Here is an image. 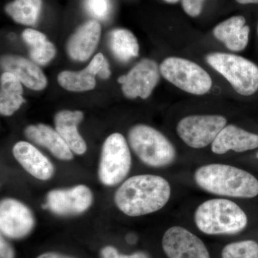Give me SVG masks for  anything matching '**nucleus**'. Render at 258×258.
Wrapping results in <instances>:
<instances>
[{
	"label": "nucleus",
	"instance_id": "obj_27",
	"mask_svg": "<svg viewBox=\"0 0 258 258\" xmlns=\"http://www.w3.org/2000/svg\"><path fill=\"white\" fill-rule=\"evenodd\" d=\"M90 66L96 71L97 76L102 79H107L111 76L109 64L102 53H98L91 61Z\"/></svg>",
	"mask_w": 258,
	"mask_h": 258
},
{
	"label": "nucleus",
	"instance_id": "obj_15",
	"mask_svg": "<svg viewBox=\"0 0 258 258\" xmlns=\"http://www.w3.org/2000/svg\"><path fill=\"white\" fill-rule=\"evenodd\" d=\"M101 34V25L96 20H90L83 24L68 42L70 57L74 60H87L98 46Z\"/></svg>",
	"mask_w": 258,
	"mask_h": 258
},
{
	"label": "nucleus",
	"instance_id": "obj_9",
	"mask_svg": "<svg viewBox=\"0 0 258 258\" xmlns=\"http://www.w3.org/2000/svg\"><path fill=\"white\" fill-rule=\"evenodd\" d=\"M93 201L91 189L80 184L68 189L51 190L47 194L45 207L58 216H76L87 211Z\"/></svg>",
	"mask_w": 258,
	"mask_h": 258
},
{
	"label": "nucleus",
	"instance_id": "obj_7",
	"mask_svg": "<svg viewBox=\"0 0 258 258\" xmlns=\"http://www.w3.org/2000/svg\"><path fill=\"white\" fill-rule=\"evenodd\" d=\"M163 77L169 82L194 95H204L212 88L210 75L192 61L180 57H168L160 66Z\"/></svg>",
	"mask_w": 258,
	"mask_h": 258
},
{
	"label": "nucleus",
	"instance_id": "obj_13",
	"mask_svg": "<svg viewBox=\"0 0 258 258\" xmlns=\"http://www.w3.org/2000/svg\"><path fill=\"white\" fill-rule=\"evenodd\" d=\"M13 153L23 169L36 179L47 181L54 175L53 164L32 144L19 142L13 147Z\"/></svg>",
	"mask_w": 258,
	"mask_h": 258
},
{
	"label": "nucleus",
	"instance_id": "obj_4",
	"mask_svg": "<svg viewBox=\"0 0 258 258\" xmlns=\"http://www.w3.org/2000/svg\"><path fill=\"white\" fill-rule=\"evenodd\" d=\"M128 137L132 150L146 165L165 167L176 160L175 147L164 134L152 126L134 125L128 132Z\"/></svg>",
	"mask_w": 258,
	"mask_h": 258
},
{
	"label": "nucleus",
	"instance_id": "obj_16",
	"mask_svg": "<svg viewBox=\"0 0 258 258\" xmlns=\"http://www.w3.org/2000/svg\"><path fill=\"white\" fill-rule=\"evenodd\" d=\"M1 66L5 72L14 75L26 87L40 91L46 87L45 74L36 64L17 55H5L1 58Z\"/></svg>",
	"mask_w": 258,
	"mask_h": 258
},
{
	"label": "nucleus",
	"instance_id": "obj_3",
	"mask_svg": "<svg viewBox=\"0 0 258 258\" xmlns=\"http://www.w3.org/2000/svg\"><path fill=\"white\" fill-rule=\"evenodd\" d=\"M195 225L210 235H235L245 229L247 217L242 208L226 199L207 200L195 210Z\"/></svg>",
	"mask_w": 258,
	"mask_h": 258
},
{
	"label": "nucleus",
	"instance_id": "obj_25",
	"mask_svg": "<svg viewBox=\"0 0 258 258\" xmlns=\"http://www.w3.org/2000/svg\"><path fill=\"white\" fill-rule=\"evenodd\" d=\"M222 258H258V243L243 240L227 244L222 249Z\"/></svg>",
	"mask_w": 258,
	"mask_h": 258
},
{
	"label": "nucleus",
	"instance_id": "obj_21",
	"mask_svg": "<svg viewBox=\"0 0 258 258\" xmlns=\"http://www.w3.org/2000/svg\"><path fill=\"white\" fill-rule=\"evenodd\" d=\"M24 41L30 47V55L34 62L45 64L55 57L56 49L53 44L47 41L46 36L42 32L27 29L23 32Z\"/></svg>",
	"mask_w": 258,
	"mask_h": 258
},
{
	"label": "nucleus",
	"instance_id": "obj_26",
	"mask_svg": "<svg viewBox=\"0 0 258 258\" xmlns=\"http://www.w3.org/2000/svg\"><path fill=\"white\" fill-rule=\"evenodd\" d=\"M85 7L90 15L99 20H104L110 10L108 0H85Z\"/></svg>",
	"mask_w": 258,
	"mask_h": 258
},
{
	"label": "nucleus",
	"instance_id": "obj_20",
	"mask_svg": "<svg viewBox=\"0 0 258 258\" xmlns=\"http://www.w3.org/2000/svg\"><path fill=\"white\" fill-rule=\"evenodd\" d=\"M0 81V113L10 116L25 102L23 97V86L16 76L8 72L2 74Z\"/></svg>",
	"mask_w": 258,
	"mask_h": 258
},
{
	"label": "nucleus",
	"instance_id": "obj_1",
	"mask_svg": "<svg viewBox=\"0 0 258 258\" xmlns=\"http://www.w3.org/2000/svg\"><path fill=\"white\" fill-rule=\"evenodd\" d=\"M169 181L162 176L140 174L125 180L115 191V205L129 217L149 215L166 206L171 198Z\"/></svg>",
	"mask_w": 258,
	"mask_h": 258
},
{
	"label": "nucleus",
	"instance_id": "obj_30",
	"mask_svg": "<svg viewBox=\"0 0 258 258\" xmlns=\"http://www.w3.org/2000/svg\"><path fill=\"white\" fill-rule=\"evenodd\" d=\"M0 257L14 258L15 252L12 246L5 240L3 235L0 238Z\"/></svg>",
	"mask_w": 258,
	"mask_h": 258
},
{
	"label": "nucleus",
	"instance_id": "obj_23",
	"mask_svg": "<svg viewBox=\"0 0 258 258\" xmlns=\"http://www.w3.org/2000/svg\"><path fill=\"white\" fill-rule=\"evenodd\" d=\"M42 0H14L5 7V12L17 23L35 25L42 8Z\"/></svg>",
	"mask_w": 258,
	"mask_h": 258
},
{
	"label": "nucleus",
	"instance_id": "obj_8",
	"mask_svg": "<svg viewBox=\"0 0 258 258\" xmlns=\"http://www.w3.org/2000/svg\"><path fill=\"white\" fill-rule=\"evenodd\" d=\"M227 125L222 115H192L180 120L176 132L186 145L193 149H203L213 143Z\"/></svg>",
	"mask_w": 258,
	"mask_h": 258
},
{
	"label": "nucleus",
	"instance_id": "obj_22",
	"mask_svg": "<svg viewBox=\"0 0 258 258\" xmlns=\"http://www.w3.org/2000/svg\"><path fill=\"white\" fill-rule=\"evenodd\" d=\"M110 47L116 58L127 62L139 55V46L137 37L125 29H115L110 34Z\"/></svg>",
	"mask_w": 258,
	"mask_h": 258
},
{
	"label": "nucleus",
	"instance_id": "obj_33",
	"mask_svg": "<svg viewBox=\"0 0 258 258\" xmlns=\"http://www.w3.org/2000/svg\"><path fill=\"white\" fill-rule=\"evenodd\" d=\"M166 3H171V4H173V3H178V2L179 1V0H165Z\"/></svg>",
	"mask_w": 258,
	"mask_h": 258
},
{
	"label": "nucleus",
	"instance_id": "obj_29",
	"mask_svg": "<svg viewBox=\"0 0 258 258\" xmlns=\"http://www.w3.org/2000/svg\"><path fill=\"white\" fill-rule=\"evenodd\" d=\"M205 0H182V7L185 13L191 17H198L201 14Z\"/></svg>",
	"mask_w": 258,
	"mask_h": 258
},
{
	"label": "nucleus",
	"instance_id": "obj_11",
	"mask_svg": "<svg viewBox=\"0 0 258 258\" xmlns=\"http://www.w3.org/2000/svg\"><path fill=\"white\" fill-rule=\"evenodd\" d=\"M159 80V71L155 61L144 59L131 70L128 74L120 76L118 83L126 98L139 97L146 99L152 94Z\"/></svg>",
	"mask_w": 258,
	"mask_h": 258
},
{
	"label": "nucleus",
	"instance_id": "obj_5",
	"mask_svg": "<svg viewBox=\"0 0 258 258\" xmlns=\"http://www.w3.org/2000/svg\"><path fill=\"white\" fill-rule=\"evenodd\" d=\"M207 61L239 94L252 96L258 91V67L252 61L222 52L210 54L207 56Z\"/></svg>",
	"mask_w": 258,
	"mask_h": 258
},
{
	"label": "nucleus",
	"instance_id": "obj_17",
	"mask_svg": "<svg viewBox=\"0 0 258 258\" xmlns=\"http://www.w3.org/2000/svg\"><path fill=\"white\" fill-rule=\"evenodd\" d=\"M29 140L50 151L51 154L62 161L74 159V154L68 144L57 133V131L49 125L39 123L30 125L25 131Z\"/></svg>",
	"mask_w": 258,
	"mask_h": 258
},
{
	"label": "nucleus",
	"instance_id": "obj_24",
	"mask_svg": "<svg viewBox=\"0 0 258 258\" xmlns=\"http://www.w3.org/2000/svg\"><path fill=\"white\" fill-rule=\"evenodd\" d=\"M97 76L92 68L87 67L79 72L63 71L58 75L57 81L64 89L74 92L91 91L96 87Z\"/></svg>",
	"mask_w": 258,
	"mask_h": 258
},
{
	"label": "nucleus",
	"instance_id": "obj_12",
	"mask_svg": "<svg viewBox=\"0 0 258 258\" xmlns=\"http://www.w3.org/2000/svg\"><path fill=\"white\" fill-rule=\"evenodd\" d=\"M162 247L169 258H210L203 240L180 226L166 231L163 236Z\"/></svg>",
	"mask_w": 258,
	"mask_h": 258
},
{
	"label": "nucleus",
	"instance_id": "obj_18",
	"mask_svg": "<svg viewBox=\"0 0 258 258\" xmlns=\"http://www.w3.org/2000/svg\"><path fill=\"white\" fill-rule=\"evenodd\" d=\"M84 114L82 111L64 110L55 115V130L68 144L74 154L82 155L87 151V145L78 130V125L82 121Z\"/></svg>",
	"mask_w": 258,
	"mask_h": 258
},
{
	"label": "nucleus",
	"instance_id": "obj_14",
	"mask_svg": "<svg viewBox=\"0 0 258 258\" xmlns=\"http://www.w3.org/2000/svg\"><path fill=\"white\" fill-rule=\"evenodd\" d=\"M258 148L257 134L250 133L235 125H226L212 144V152L222 155L233 151L244 152Z\"/></svg>",
	"mask_w": 258,
	"mask_h": 258
},
{
	"label": "nucleus",
	"instance_id": "obj_34",
	"mask_svg": "<svg viewBox=\"0 0 258 258\" xmlns=\"http://www.w3.org/2000/svg\"><path fill=\"white\" fill-rule=\"evenodd\" d=\"M257 32H258V25H257Z\"/></svg>",
	"mask_w": 258,
	"mask_h": 258
},
{
	"label": "nucleus",
	"instance_id": "obj_19",
	"mask_svg": "<svg viewBox=\"0 0 258 258\" xmlns=\"http://www.w3.org/2000/svg\"><path fill=\"white\" fill-rule=\"evenodd\" d=\"M242 16L232 17L215 27L213 34L230 50L240 52L249 42V27Z\"/></svg>",
	"mask_w": 258,
	"mask_h": 258
},
{
	"label": "nucleus",
	"instance_id": "obj_31",
	"mask_svg": "<svg viewBox=\"0 0 258 258\" xmlns=\"http://www.w3.org/2000/svg\"><path fill=\"white\" fill-rule=\"evenodd\" d=\"M37 258H74L69 257V256L64 255V254H61L58 253H55V252H46L40 254Z\"/></svg>",
	"mask_w": 258,
	"mask_h": 258
},
{
	"label": "nucleus",
	"instance_id": "obj_2",
	"mask_svg": "<svg viewBox=\"0 0 258 258\" xmlns=\"http://www.w3.org/2000/svg\"><path fill=\"white\" fill-rule=\"evenodd\" d=\"M199 187L207 192L228 198L250 199L258 195V180L248 171L223 164L200 166L195 173Z\"/></svg>",
	"mask_w": 258,
	"mask_h": 258
},
{
	"label": "nucleus",
	"instance_id": "obj_28",
	"mask_svg": "<svg viewBox=\"0 0 258 258\" xmlns=\"http://www.w3.org/2000/svg\"><path fill=\"white\" fill-rule=\"evenodd\" d=\"M101 258H149L144 252H136L132 254H121L118 252L115 247L107 246L102 249L101 252Z\"/></svg>",
	"mask_w": 258,
	"mask_h": 258
},
{
	"label": "nucleus",
	"instance_id": "obj_32",
	"mask_svg": "<svg viewBox=\"0 0 258 258\" xmlns=\"http://www.w3.org/2000/svg\"><path fill=\"white\" fill-rule=\"evenodd\" d=\"M240 4H258V0H236Z\"/></svg>",
	"mask_w": 258,
	"mask_h": 258
},
{
	"label": "nucleus",
	"instance_id": "obj_10",
	"mask_svg": "<svg viewBox=\"0 0 258 258\" xmlns=\"http://www.w3.org/2000/svg\"><path fill=\"white\" fill-rule=\"evenodd\" d=\"M33 213L27 205L13 198L0 203V230L2 234L13 239L26 237L35 226Z\"/></svg>",
	"mask_w": 258,
	"mask_h": 258
},
{
	"label": "nucleus",
	"instance_id": "obj_6",
	"mask_svg": "<svg viewBox=\"0 0 258 258\" xmlns=\"http://www.w3.org/2000/svg\"><path fill=\"white\" fill-rule=\"evenodd\" d=\"M132 162L130 149L123 136L111 134L102 147L98 168L100 181L107 186L119 184L128 175Z\"/></svg>",
	"mask_w": 258,
	"mask_h": 258
}]
</instances>
